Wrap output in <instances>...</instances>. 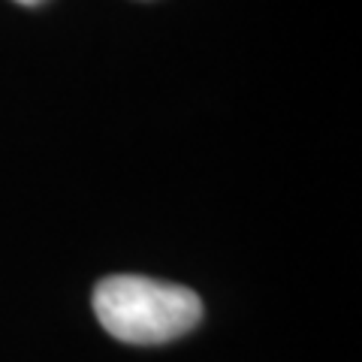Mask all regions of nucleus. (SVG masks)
<instances>
[{
    "instance_id": "obj_2",
    "label": "nucleus",
    "mask_w": 362,
    "mask_h": 362,
    "mask_svg": "<svg viewBox=\"0 0 362 362\" xmlns=\"http://www.w3.org/2000/svg\"><path fill=\"white\" fill-rule=\"evenodd\" d=\"M16 4H21V6H40L42 0H16Z\"/></svg>"
},
{
    "instance_id": "obj_1",
    "label": "nucleus",
    "mask_w": 362,
    "mask_h": 362,
    "mask_svg": "<svg viewBox=\"0 0 362 362\" xmlns=\"http://www.w3.org/2000/svg\"><path fill=\"white\" fill-rule=\"evenodd\" d=\"M90 302L100 326L124 344H166L202 320V302L194 290L142 275L103 278Z\"/></svg>"
}]
</instances>
